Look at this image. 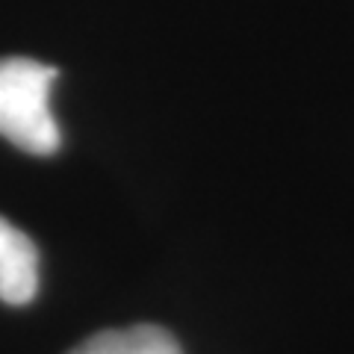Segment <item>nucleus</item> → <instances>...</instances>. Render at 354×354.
Instances as JSON below:
<instances>
[{"label":"nucleus","instance_id":"f257e3e1","mask_svg":"<svg viewBox=\"0 0 354 354\" xmlns=\"http://www.w3.org/2000/svg\"><path fill=\"white\" fill-rule=\"evenodd\" d=\"M57 68L24 57L0 59V136L15 148L48 157L62 133L50 113V86Z\"/></svg>","mask_w":354,"mask_h":354},{"label":"nucleus","instance_id":"f03ea898","mask_svg":"<svg viewBox=\"0 0 354 354\" xmlns=\"http://www.w3.org/2000/svg\"><path fill=\"white\" fill-rule=\"evenodd\" d=\"M39 292V248L32 239L0 218V301L24 307Z\"/></svg>","mask_w":354,"mask_h":354},{"label":"nucleus","instance_id":"7ed1b4c3","mask_svg":"<svg viewBox=\"0 0 354 354\" xmlns=\"http://www.w3.org/2000/svg\"><path fill=\"white\" fill-rule=\"evenodd\" d=\"M68 354H183L177 339L157 325H133L121 330H101L83 339Z\"/></svg>","mask_w":354,"mask_h":354}]
</instances>
